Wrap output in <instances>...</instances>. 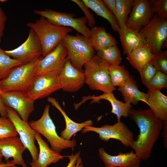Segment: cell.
<instances>
[{"mask_svg":"<svg viewBox=\"0 0 167 167\" xmlns=\"http://www.w3.org/2000/svg\"><path fill=\"white\" fill-rule=\"evenodd\" d=\"M137 125L139 133L131 147L141 160L145 161L151 156L152 149L163 127V122L150 109L135 110L131 108L128 116Z\"/></svg>","mask_w":167,"mask_h":167,"instance_id":"6da1fadb","label":"cell"},{"mask_svg":"<svg viewBox=\"0 0 167 167\" xmlns=\"http://www.w3.org/2000/svg\"><path fill=\"white\" fill-rule=\"evenodd\" d=\"M26 25L37 35L41 46L43 57L53 50L66 35L72 31L71 28L53 24L42 16L35 22H28Z\"/></svg>","mask_w":167,"mask_h":167,"instance_id":"7a4b0ae2","label":"cell"},{"mask_svg":"<svg viewBox=\"0 0 167 167\" xmlns=\"http://www.w3.org/2000/svg\"><path fill=\"white\" fill-rule=\"evenodd\" d=\"M85 83L92 90L104 93L112 92L116 89L111 83L107 63L96 55L84 66Z\"/></svg>","mask_w":167,"mask_h":167,"instance_id":"3957f363","label":"cell"},{"mask_svg":"<svg viewBox=\"0 0 167 167\" xmlns=\"http://www.w3.org/2000/svg\"><path fill=\"white\" fill-rule=\"evenodd\" d=\"M67 51L66 58L75 68L82 70L84 64L95 55L89 38L77 34H67L62 41Z\"/></svg>","mask_w":167,"mask_h":167,"instance_id":"277c9868","label":"cell"},{"mask_svg":"<svg viewBox=\"0 0 167 167\" xmlns=\"http://www.w3.org/2000/svg\"><path fill=\"white\" fill-rule=\"evenodd\" d=\"M49 105H46L41 117L37 120L30 122L28 123L30 126L44 136L50 143L51 149L59 153L63 149L74 148L77 145L75 139L67 140L57 134L55 126L49 115Z\"/></svg>","mask_w":167,"mask_h":167,"instance_id":"5b68a950","label":"cell"},{"mask_svg":"<svg viewBox=\"0 0 167 167\" xmlns=\"http://www.w3.org/2000/svg\"><path fill=\"white\" fill-rule=\"evenodd\" d=\"M40 58L12 70L5 78L0 80L2 93L12 91L26 92L36 76V66Z\"/></svg>","mask_w":167,"mask_h":167,"instance_id":"8992f818","label":"cell"},{"mask_svg":"<svg viewBox=\"0 0 167 167\" xmlns=\"http://www.w3.org/2000/svg\"><path fill=\"white\" fill-rule=\"evenodd\" d=\"M34 13L46 18L49 22L54 25L71 28L79 33L89 38L90 29L87 26L88 21L85 16L75 18L74 13L61 12L51 9H45L40 11L35 10Z\"/></svg>","mask_w":167,"mask_h":167,"instance_id":"52a82bcc","label":"cell"},{"mask_svg":"<svg viewBox=\"0 0 167 167\" xmlns=\"http://www.w3.org/2000/svg\"><path fill=\"white\" fill-rule=\"evenodd\" d=\"M139 32L143 37L146 45L153 54L161 50L167 39V19H163L155 14L149 22Z\"/></svg>","mask_w":167,"mask_h":167,"instance_id":"ba28073f","label":"cell"},{"mask_svg":"<svg viewBox=\"0 0 167 167\" xmlns=\"http://www.w3.org/2000/svg\"><path fill=\"white\" fill-rule=\"evenodd\" d=\"M59 71L35 76L26 92L28 96L35 101L47 97L61 89Z\"/></svg>","mask_w":167,"mask_h":167,"instance_id":"9c48e42d","label":"cell"},{"mask_svg":"<svg viewBox=\"0 0 167 167\" xmlns=\"http://www.w3.org/2000/svg\"><path fill=\"white\" fill-rule=\"evenodd\" d=\"M93 131L99 134L101 140L107 142L110 139H114L120 141L126 147H130L134 139V135L126 125L121 122L112 125L106 124L101 127L92 126H86L82 130V133Z\"/></svg>","mask_w":167,"mask_h":167,"instance_id":"30bf717a","label":"cell"},{"mask_svg":"<svg viewBox=\"0 0 167 167\" xmlns=\"http://www.w3.org/2000/svg\"><path fill=\"white\" fill-rule=\"evenodd\" d=\"M3 51L11 57L20 61L23 64L37 59L42 55L40 41L36 33L31 29L24 42L15 49Z\"/></svg>","mask_w":167,"mask_h":167,"instance_id":"8fae6325","label":"cell"},{"mask_svg":"<svg viewBox=\"0 0 167 167\" xmlns=\"http://www.w3.org/2000/svg\"><path fill=\"white\" fill-rule=\"evenodd\" d=\"M6 110L7 117L14 124L21 141L29 151L32 161H36L39 153L35 143L36 131L31 127L28 122L23 121L14 110L6 107Z\"/></svg>","mask_w":167,"mask_h":167,"instance_id":"7c38bea8","label":"cell"},{"mask_svg":"<svg viewBox=\"0 0 167 167\" xmlns=\"http://www.w3.org/2000/svg\"><path fill=\"white\" fill-rule=\"evenodd\" d=\"M2 94L6 107L14 110L23 121L28 122L29 116L35 109V101L24 92L9 91L3 92Z\"/></svg>","mask_w":167,"mask_h":167,"instance_id":"4fadbf2b","label":"cell"},{"mask_svg":"<svg viewBox=\"0 0 167 167\" xmlns=\"http://www.w3.org/2000/svg\"><path fill=\"white\" fill-rule=\"evenodd\" d=\"M67 55V51L62 41L51 52L39 59L36 68V75L60 71Z\"/></svg>","mask_w":167,"mask_h":167,"instance_id":"5bb4252c","label":"cell"},{"mask_svg":"<svg viewBox=\"0 0 167 167\" xmlns=\"http://www.w3.org/2000/svg\"><path fill=\"white\" fill-rule=\"evenodd\" d=\"M59 77L61 89L64 91H77L85 83L83 70L75 68L67 58L59 71Z\"/></svg>","mask_w":167,"mask_h":167,"instance_id":"9a60e30c","label":"cell"},{"mask_svg":"<svg viewBox=\"0 0 167 167\" xmlns=\"http://www.w3.org/2000/svg\"><path fill=\"white\" fill-rule=\"evenodd\" d=\"M149 0H134L125 26L139 31L153 16Z\"/></svg>","mask_w":167,"mask_h":167,"instance_id":"2e32d148","label":"cell"},{"mask_svg":"<svg viewBox=\"0 0 167 167\" xmlns=\"http://www.w3.org/2000/svg\"><path fill=\"white\" fill-rule=\"evenodd\" d=\"M27 149L19 137L17 136L0 139V151L6 161L12 158L16 165L27 167L22 157L23 153Z\"/></svg>","mask_w":167,"mask_h":167,"instance_id":"e0dca14e","label":"cell"},{"mask_svg":"<svg viewBox=\"0 0 167 167\" xmlns=\"http://www.w3.org/2000/svg\"><path fill=\"white\" fill-rule=\"evenodd\" d=\"M98 155L105 167H139L141 160L133 151L117 155L108 154L103 148L98 149Z\"/></svg>","mask_w":167,"mask_h":167,"instance_id":"ac0fdd59","label":"cell"},{"mask_svg":"<svg viewBox=\"0 0 167 167\" xmlns=\"http://www.w3.org/2000/svg\"><path fill=\"white\" fill-rule=\"evenodd\" d=\"M82 100L79 103L74 105L75 108L77 109L80 105L86 101L91 99L92 104L93 103H99L101 100H105L109 101L111 104L112 109L111 112L115 114L117 118V122L120 121L122 117H127L129 113L132 108V106L129 102L123 103L117 100L115 97L113 92L104 93L103 94L97 96H84Z\"/></svg>","mask_w":167,"mask_h":167,"instance_id":"d6986e66","label":"cell"},{"mask_svg":"<svg viewBox=\"0 0 167 167\" xmlns=\"http://www.w3.org/2000/svg\"><path fill=\"white\" fill-rule=\"evenodd\" d=\"M35 138L39 145V153L37 160L30 163L31 167H47L66 157V156H62L50 148L40 134L37 132L35 134Z\"/></svg>","mask_w":167,"mask_h":167,"instance_id":"ffe728a7","label":"cell"},{"mask_svg":"<svg viewBox=\"0 0 167 167\" xmlns=\"http://www.w3.org/2000/svg\"><path fill=\"white\" fill-rule=\"evenodd\" d=\"M118 33L125 54L128 55L133 50L146 45L144 39L139 31L125 26L120 28Z\"/></svg>","mask_w":167,"mask_h":167,"instance_id":"44dd1931","label":"cell"},{"mask_svg":"<svg viewBox=\"0 0 167 167\" xmlns=\"http://www.w3.org/2000/svg\"><path fill=\"white\" fill-rule=\"evenodd\" d=\"M136 82L131 75L124 84L119 86L118 90L121 92L125 102H129L134 105L139 101L147 105L148 95V93L140 91Z\"/></svg>","mask_w":167,"mask_h":167,"instance_id":"7402d4cb","label":"cell"},{"mask_svg":"<svg viewBox=\"0 0 167 167\" xmlns=\"http://www.w3.org/2000/svg\"><path fill=\"white\" fill-rule=\"evenodd\" d=\"M47 101L61 112L64 118L66 128L60 134V137L62 138L69 140L73 135L82 130L85 127L92 125L93 122L90 120L81 123L75 122L68 117L55 98L49 97L47 99Z\"/></svg>","mask_w":167,"mask_h":167,"instance_id":"603a6c76","label":"cell"},{"mask_svg":"<svg viewBox=\"0 0 167 167\" xmlns=\"http://www.w3.org/2000/svg\"><path fill=\"white\" fill-rule=\"evenodd\" d=\"M148 105L154 115L163 122H167V96L160 90L148 89Z\"/></svg>","mask_w":167,"mask_h":167,"instance_id":"cb8c5ba5","label":"cell"},{"mask_svg":"<svg viewBox=\"0 0 167 167\" xmlns=\"http://www.w3.org/2000/svg\"><path fill=\"white\" fill-rule=\"evenodd\" d=\"M89 39L93 48L96 52L116 45L118 43L115 38L107 32L104 27L94 26L91 28Z\"/></svg>","mask_w":167,"mask_h":167,"instance_id":"d4e9b609","label":"cell"},{"mask_svg":"<svg viewBox=\"0 0 167 167\" xmlns=\"http://www.w3.org/2000/svg\"><path fill=\"white\" fill-rule=\"evenodd\" d=\"M153 54L146 45L136 49L127 55L126 59L140 75L144 66L150 62Z\"/></svg>","mask_w":167,"mask_h":167,"instance_id":"484cf974","label":"cell"},{"mask_svg":"<svg viewBox=\"0 0 167 167\" xmlns=\"http://www.w3.org/2000/svg\"><path fill=\"white\" fill-rule=\"evenodd\" d=\"M89 8L98 15L106 19L115 32H118L120 30L115 16L109 11L101 0H82Z\"/></svg>","mask_w":167,"mask_h":167,"instance_id":"4316f807","label":"cell"},{"mask_svg":"<svg viewBox=\"0 0 167 167\" xmlns=\"http://www.w3.org/2000/svg\"><path fill=\"white\" fill-rule=\"evenodd\" d=\"M107 69L112 84L114 87L122 85L131 76L124 65H113L107 64Z\"/></svg>","mask_w":167,"mask_h":167,"instance_id":"83f0119b","label":"cell"},{"mask_svg":"<svg viewBox=\"0 0 167 167\" xmlns=\"http://www.w3.org/2000/svg\"><path fill=\"white\" fill-rule=\"evenodd\" d=\"M96 52V55L109 64L118 65L122 62L121 52L117 45L108 47Z\"/></svg>","mask_w":167,"mask_h":167,"instance_id":"f1b7e54d","label":"cell"},{"mask_svg":"<svg viewBox=\"0 0 167 167\" xmlns=\"http://www.w3.org/2000/svg\"><path fill=\"white\" fill-rule=\"evenodd\" d=\"M134 0H116L115 17L120 28L125 27Z\"/></svg>","mask_w":167,"mask_h":167,"instance_id":"f546056e","label":"cell"},{"mask_svg":"<svg viewBox=\"0 0 167 167\" xmlns=\"http://www.w3.org/2000/svg\"><path fill=\"white\" fill-rule=\"evenodd\" d=\"M23 64L5 54L0 48V80L5 78L14 68Z\"/></svg>","mask_w":167,"mask_h":167,"instance_id":"4dcf8cb0","label":"cell"},{"mask_svg":"<svg viewBox=\"0 0 167 167\" xmlns=\"http://www.w3.org/2000/svg\"><path fill=\"white\" fill-rule=\"evenodd\" d=\"M18 134L15 126L8 118H0V139L4 138L17 136Z\"/></svg>","mask_w":167,"mask_h":167,"instance_id":"1f68e13d","label":"cell"},{"mask_svg":"<svg viewBox=\"0 0 167 167\" xmlns=\"http://www.w3.org/2000/svg\"><path fill=\"white\" fill-rule=\"evenodd\" d=\"M157 71L167 74V51H162L153 54L150 62Z\"/></svg>","mask_w":167,"mask_h":167,"instance_id":"d6a6232c","label":"cell"},{"mask_svg":"<svg viewBox=\"0 0 167 167\" xmlns=\"http://www.w3.org/2000/svg\"><path fill=\"white\" fill-rule=\"evenodd\" d=\"M154 14L163 19H167V0H149Z\"/></svg>","mask_w":167,"mask_h":167,"instance_id":"836d02e7","label":"cell"},{"mask_svg":"<svg viewBox=\"0 0 167 167\" xmlns=\"http://www.w3.org/2000/svg\"><path fill=\"white\" fill-rule=\"evenodd\" d=\"M157 71L156 69L150 62L144 66L140 75L142 83L146 87L149 85Z\"/></svg>","mask_w":167,"mask_h":167,"instance_id":"e575fe53","label":"cell"},{"mask_svg":"<svg viewBox=\"0 0 167 167\" xmlns=\"http://www.w3.org/2000/svg\"><path fill=\"white\" fill-rule=\"evenodd\" d=\"M71 1L76 3L84 12L89 26L91 28L94 26L96 23L95 18L91 12L89 8L82 0H72Z\"/></svg>","mask_w":167,"mask_h":167,"instance_id":"d590c367","label":"cell"},{"mask_svg":"<svg viewBox=\"0 0 167 167\" xmlns=\"http://www.w3.org/2000/svg\"><path fill=\"white\" fill-rule=\"evenodd\" d=\"M7 20V17L1 6H0V38L3 36V32L5 24Z\"/></svg>","mask_w":167,"mask_h":167,"instance_id":"8d00e7d4","label":"cell"},{"mask_svg":"<svg viewBox=\"0 0 167 167\" xmlns=\"http://www.w3.org/2000/svg\"><path fill=\"white\" fill-rule=\"evenodd\" d=\"M157 73L158 75L160 88L161 90L167 87V75L163 73L157 71Z\"/></svg>","mask_w":167,"mask_h":167,"instance_id":"74e56055","label":"cell"},{"mask_svg":"<svg viewBox=\"0 0 167 167\" xmlns=\"http://www.w3.org/2000/svg\"><path fill=\"white\" fill-rule=\"evenodd\" d=\"M80 152L79 151L75 154H73L70 156H66L69 160V162L66 167H75L77 160L80 156Z\"/></svg>","mask_w":167,"mask_h":167,"instance_id":"f35d334b","label":"cell"},{"mask_svg":"<svg viewBox=\"0 0 167 167\" xmlns=\"http://www.w3.org/2000/svg\"><path fill=\"white\" fill-rule=\"evenodd\" d=\"M103 1L108 9L115 16L116 15V0H103Z\"/></svg>","mask_w":167,"mask_h":167,"instance_id":"ab89813d","label":"cell"},{"mask_svg":"<svg viewBox=\"0 0 167 167\" xmlns=\"http://www.w3.org/2000/svg\"><path fill=\"white\" fill-rule=\"evenodd\" d=\"M0 114L1 117H7L6 107L2 99V92L0 88Z\"/></svg>","mask_w":167,"mask_h":167,"instance_id":"60d3db41","label":"cell"},{"mask_svg":"<svg viewBox=\"0 0 167 167\" xmlns=\"http://www.w3.org/2000/svg\"><path fill=\"white\" fill-rule=\"evenodd\" d=\"M163 136L164 138V144L165 147L167 148V122H163Z\"/></svg>","mask_w":167,"mask_h":167,"instance_id":"b9f144b4","label":"cell"},{"mask_svg":"<svg viewBox=\"0 0 167 167\" xmlns=\"http://www.w3.org/2000/svg\"><path fill=\"white\" fill-rule=\"evenodd\" d=\"M15 165L13 159H12L6 162H2L0 163V167H16Z\"/></svg>","mask_w":167,"mask_h":167,"instance_id":"7bdbcfd3","label":"cell"},{"mask_svg":"<svg viewBox=\"0 0 167 167\" xmlns=\"http://www.w3.org/2000/svg\"><path fill=\"white\" fill-rule=\"evenodd\" d=\"M75 167H84L82 160L80 156L78 158Z\"/></svg>","mask_w":167,"mask_h":167,"instance_id":"ee69618b","label":"cell"},{"mask_svg":"<svg viewBox=\"0 0 167 167\" xmlns=\"http://www.w3.org/2000/svg\"><path fill=\"white\" fill-rule=\"evenodd\" d=\"M3 157V156L1 152L0 151V163L2 162V160Z\"/></svg>","mask_w":167,"mask_h":167,"instance_id":"f6af8a7d","label":"cell"},{"mask_svg":"<svg viewBox=\"0 0 167 167\" xmlns=\"http://www.w3.org/2000/svg\"><path fill=\"white\" fill-rule=\"evenodd\" d=\"M6 0H0V2H6Z\"/></svg>","mask_w":167,"mask_h":167,"instance_id":"bcb514c9","label":"cell"},{"mask_svg":"<svg viewBox=\"0 0 167 167\" xmlns=\"http://www.w3.org/2000/svg\"><path fill=\"white\" fill-rule=\"evenodd\" d=\"M1 42V38H0V43Z\"/></svg>","mask_w":167,"mask_h":167,"instance_id":"7dc6e473","label":"cell"}]
</instances>
